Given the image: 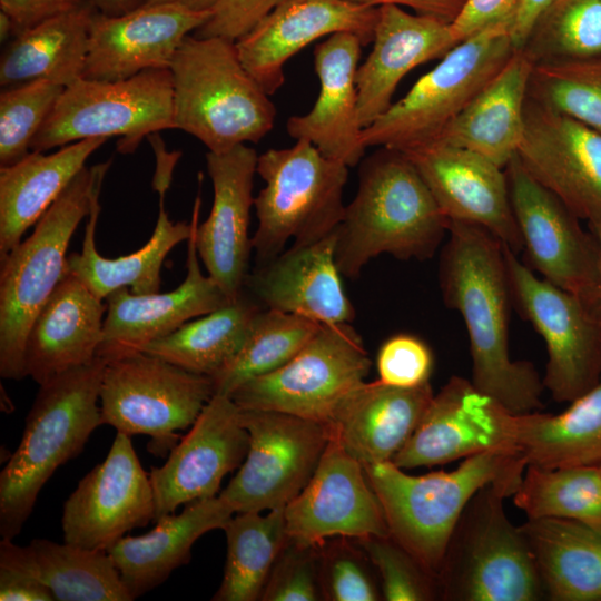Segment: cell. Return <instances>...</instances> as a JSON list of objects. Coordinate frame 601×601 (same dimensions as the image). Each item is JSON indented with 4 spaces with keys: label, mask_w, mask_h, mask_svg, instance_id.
Listing matches in <instances>:
<instances>
[{
    "label": "cell",
    "mask_w": 601,
    "mask_h": 601,
    "mask_svg": "<svg viewBox=\"0 0 601 601\" xmlns=\"http://www.w3.org/2000/svg\"><path fill=\"white\" fill-rule=\"evenodd\" d=\"M439 278L444 304L465 324L472 383L512 414L541 411L545 388L538 370L510 355L513 299L502 242L477 225L447 221Z\"/></svg>",
    "instance_id": "obj_1"
},
{
    "label": "cell",
    "mask_w": 601,
    "mask_h": 601,
    "mask_svg": "<svg viewBox=\"0 0 601 601\" xmlns=\"http://www.w3.org/2000/svg\"><path fill=\"white\" fill-rule=\"evenodd\" d=\"M446 234L447 220L412 161L378 147L359 162L357 193L335 230V260L354 279L381 254L428 259Z\"/></svg>",
    "instance_id": "obj_2"
},
{
    "label": "cell",
    "mask_w": 601,
    "mask_h": 601,
    "mask_svg": "<svg viewBox=\"0 0 601 601\" xmlns=\"http://www.w3.org/2000/svg\"><path fill=\"white\" fill-rule=\"evenodd\" d=\"M390 535L436 579L451 535L471 499L493 482L522 480L526 461L516 447L463 459L452 471L423 475L392 461L363 465Z\"/></svg>",
    "instance_id": "obj_3"
},
{
    "label": "cell",
    "mask_w": 601,
    "mask_h": 601,
    "mask_svg": "<svg viewBox=\"0 0 601 601\" xmlns=\"http://www.w3.org/2000/svg\"><path fill=\"white\" fill-rule=\"evenodd\" d=\"M106 364L97 356L39 385L21 441L0 473L2 539L20 533L46 482L104 424L99 396Z\"/></svg>",
    "instance_id": "obj_4"
},
{
    "label": "cell",
    "mask_w": 601,
    "mask_h": 601,
    "mask_svg": "<svg viewBox=\"0 0 601 601\" xmlns=\"http://www.w3.org/2000/svg\"><path fill=\"white\" fill-rule=\"evenodd\" d=\"M175 129L211 152L258 142L274 127L276 108L243 66L236 43L187 36L169 67Z\"/></svg>",
    "instance_id": "obj_5"
},
{
    "label": "cell",
    "mask_w": 601,
    "mask_h": 601,
    "mask_svg": "<svg viewBox=\"0 0 601 601\" xmlns=\"http://www.w3.org/2000/svg\"><path fill=\"white\" fill-rule=\"evenodd\" d=\"M111 162L85 167L37 221L32 234L0 259L1 377L19 381L27 376L28 333L65 276L70 239L100 196Z\"/></svg>",
    "instance_id": "obj_6"
},
{
    "label": "cell",
    "mask_w": 601,
    "mask_h": 601,
    "mask_svg": "<svg viewBox=\"0 0 601 601\" xmlns=\"http://www.w3.org/2000/svg\"><path fill=\"white\" fill-rule=\"evenodd\" d=\"M522 480L482 487L464 509L437 575L440 597L451 601H536L544 591L520 526L509 520L504 499Z\"/></svg>",
    "instance_id": "obj_7"
},
{
    "label": "cell",
    "mask_w": 601,
    "mask_h": 601,
    "mask_svg": "<svg viewBox=\"0 0 601 601\" xmlns=\"http://www.w3.org/2000/svg\"><path fill=\"white\" fill-rule=\"evenodd\" d=\"M257 174L265 187L254 198L256 264L283 253L289 239L295 246L309 245L341 224L348 167L311 141L298 139L292 147L268 149L258 156Z\"/></svg>",
    "instance_id": "obj_8"
},
{
    "label": "cell",
    "mask_w": 601,
    "mask_h": 601,
    "mask_svg": "<svg viewBox=\"0 0 601 601\" xmlns=\"http://www.w3.org/2000/svg\"><path fill=\"white\" fill-rule=\"evenodd\" d=\"M510 31L511 24L499 23L454 46L363 129L365 147L404 150L435 139L512 57Z\"/></svg>",
    "instance_id": "obj_9"
},
{
    "label": "cell",
    "mask_w": 601,
    "mask_h": 601,
    "mask_svg": "<svg viewBox=\"0 0 601 601\" xmlns=\"http://www.w3.org/2000/svg\"><path fill=\"white\" fill-rule=\"evenodd\" d=\"M166 129H175L169 69H148L117 81L80 78L65 87L31 151L121 136L118 151L131 154L144 138Z\"/></svg>",
    "instance_id": "obj_10"
},
{
    "label": "cell",
    "mask_w": 601,
    "mask_h": 601,
    "mask_svg": "<svg viewBox=\"0 0 601 601\" xmlns=\"http://www.w3.org/2000/svg\"><path fill=\"white\" fill-rule=\"evenodd\" d=\"M214 395L209 376L138 352L107 362L99 396L104 424L150 436L148 450L168 455Z\"/></svg>",
    "instance_id": "obj_11"
},
{
    "label": "cell",
    "mask_w": 601,
    "mask_h": 601,
    "mask_svg": "<svg viewBox=\"0 0 601 601\" xmlns=\"http://www.w3.org/2000/svg\"><path fill=\"white\" fill-rule=\"evenodd\" d=\"M372 362L351 323L322 324L285 365L240 385L231 398L242 410L276 411L328 425Z\"/></svg>",
    "instance_id": "obj_12"
},
{
    "label": "cell",
    "mask_w": 601,
    "mask_h": 601,
    "mask_svg": "<svg viewBox=\"0 0 601 601\" xmlns=\"http://www.w3.org/2000/svg\"><path fill=\"white\" fill-rule=\"evenodd\" d=\"M512 299L543 338L548 362L544 388L570 403L601 378V322L577 295L535 274L505 246Z\"/></svg>",
    "instance_id": "obj_13"
},
{
    "label": "cell",
    "mask_w": 601,
    "mask_h": 601,
    "mask_svg": "<svg viewBox=\"0 0 601 601\" xmlns=\"http://www.w3.org/2000/svg\"><path fill=\"white\" fill-rule=\"evenodd\" d=\"M242 411L248 452L218 495L235 513L285 509L314 474L331 439L328 427L276 411Z\"/></svg>",
    "instance_id": "obj_14"
},
{
    "label": "cell",
    "mask_w": 601,
    "mask_h": 601,
    "mask_svg": "<svg viewBox=\"0 0 601 601\" xmlns=\"http://www.w3.org/2000/svg\"><path fill=\"white\" fill-rule=\"evenodd\" d=\"M526 265L583 302L595 282L598 244L580 219L540 185L515 155L504 168Z\"/></svg>",
    "instance_id": "obj_15"
},
{
    "label": "cell",
    "mask_w": 601,
    "mask_h": 601,
    "mask_svg": "<svg viewBox=\"0 0 601 601\" xmlns=\"http://www.w3.org/2000/svg\"><path fill=\"white\" fill-rule=\"evenodd\" d=\"M155 518V496L130 436L117 432L106 459L88 472L63 504L67 543L107 551Z\"/></svg>",
    "instance_id": "obj_16"
},
{
    "label": "cell",
    "mask_w": 601,
    "mask_h": 601,
    "mask_svg": "<svg viewBox=\"0 0 601 601\" xmlns=\"http://www.w3.org/2000/svg\"><path fill=\"white\" fill-rule=\"evenodd\" d=\"M516 156L580 220L601 228V134L528 95Z\"/></svg>",
    "instance_id": "obj_17"
},
{
    "label": "cell",
    "mask_w": 601,
    "mask_h": 601,
    "mask_svg": "<svg viewBox=\"0 0 601 601\" xmlns=\"http://www.w3.org/2000/svg\"><path fill=\"white\" fill-rule=\"evenodd\" d=\"M249 433L243 411L230 396L214 394L164 465L151 467L155 518L180 505L218 495L225 475L243 464Z\"/></svg>",
    "instance_id": "obj_18"
},
{
    "label": "cell",
    "mask_w": 601,
    "mask_h": 601,
    "mask_svg": "<svg viewBox=\"0 0 601 601\" xmlns=\"http://www.w3.org/2000/svg\"><path fill=\"white\" fill-rule=\"evenodd\" d=\"M199 189L191 215V234L187 240V275L174 290L135 294L122 287L106 299L102 338L97 356L110 362L138 352L193 318L208 314L231 302L219 285L204 275L195 242V227L199 223L203 175H198Z\"/></svg>",
    "instance_id": "obj_19"
},
{
    "label": "cell",
    "mask_w": 601,
    "mask_h": 601,
    "mask_svg": "<svg viewBox=\"0 0 601 601\" xmlns=\"http://www.w3.org/2000/svg\"><path fill=\"white\" fill-rule=\"evenodd\" d=\"M401 151L415 166L447 221L477 225L516 254L522 250L505 169L436 140Z\"/></svg>",
    "instance_id": "obj_20"
},
{
    "label": "cell",
    "mask_w": 601,
    "mask_h": 601,
    "mask_svg": "<svg viewBox=\"0 0 601 601\" xmlns=\"http://www.w3.org/2000/svg\"><path fill=\"white\" fill-rule=\"evenodd\" d=\"M513 415L471 380L454 375L434 394L418 426L392 462L404 470L431 467L515 447Z\"/></svg>",
    "instance_id": "obj_21"
},
{
    "label": "cell",
    "mask_w": 601,
    "mask_h": 601,
    "mask_svg": "<svg viewBox=\"0 0 601 601\" xmlns=\"http://www.w3.org/2000/svg\"><path fill=\"white\" fill-rule=\"evenodd\" d=\"M285 518L288 536L307 544L390 535L362 463L333 439L306 486L285 508Z\"/></svg>",
    "instance_id": "obj_22"
},
{
    "label": "cell",
    "mask_w": 601,
    "mask_h": 601,
    "mask_svg": "<svg viewBox=\"0 0 601 601\" xmlns=\"http://www.w3.org/2000/svg\"><path fill=\"white\" fill-rule=\"evenodd\" d=\"M378 7L347 0H285L239 38L236 49L248 73L272 96L285 81L284 66L307 45L337 32L373 41Z\"/></svg>",
    "instance_id": "obj_23"
},
{
    "label": "cell",
    "mask_w": 601,
    "mask_h": 601,
    "mask_svg": "<svg viewBox=\"0 0 601 601\" xmlns=\"http://www.w3.org/2000/svg\"><path fill=\"white\" fill-rule=\"evenodd\" d=\"M210 11L175 3H146L121 16L93 14L82 78L127 79L148 69H169L184 39Z\"/></svg>",
    "instance_id": "obj_24"
},
{
    "label": "cell",
    "mask_w": 601,
    "mask_h": 601,
    "mask_svg": "<svg viewBox=\"0 0 601 601\" xmlns=\"http://www.w3.org/2000/svg\"><path fill=\"white\" fill-rule=\"evenodd\" d=\"M257 161L256 150L245 144L206 154L214 201L207 219L195 227V242L208 275L230 300L244 292L249 273L248 226Z\"/></svg>",
    "instance_id": "obj_25"
},
{
    "label": "cell",
    "mask_w": 601,
    "mask_h": 601,
    "mask_svg": "<svg viewBox=\"0 0 601 601\" xmlns=\"http://www.w3.org/2000/svg\"><path fill=\"white\" fill-rule=\"evenodd\" d=\"M335 231L256 264L244 289L264 308L296 314L319 324L352 323L355 309L335 260Z\"/></svg>",
    "instance_id": "obj_26"
},
{
    "label": "cell",
    "mask_w": 601,
    "mask_h": 601,
    "mask_svg": "<svg viewBox=\"0 0 601 601\" xmlns=\"http://www.w3.org/2000/svg\"><path fill=\"white\" fill-rule=\"evenodd\" d=\"M363 46L356 35L337 32L315 47L319 95L311 111L293 116L286 124L289 136L311 141L325 156L347 167L359 165L366 150L356 86Z\"/></svg>",
    "instance_id": "obj_27"
},
{
    "label": "cell",
    "mask_w": 601,
    "mask_h": 601,
    "mask_svg": "<svg viewBox=\"0 0 601 601\" xmlns=\"http://www.w3.org/2000/svg\"><path fill=\"white\" fill-rule=\"evenodd\" d=\"M373 48L358 66V118L363 128L393 104L401 80L417 66L442 58L456 46L450 23L431 16L408 13L402 7H378Z\"/></svg>",
    "instance_id": "obj_28"
},
{
    "label": "cell",
    "mask_w": 601,
    "mask_h": 601,
    "mask_svg": "<svg viewBox=\"0 0 601 601\" xmlns=\"http://www.w3.org/2000/svg\"><path fill=\"white\" fill-rule=\"evenodd\" d=\"M433 396L430 382L416 387L363 382L334 412L327 425L329 436L362 465L392 461L418 426Z\"/></svg>",
    "instance_id": "obj_29"
},
{
    "label": "cell",
    "mask_w": 601,
    "mask_h": 601,
    "mask_svg": "<svg viewBox=\"0 0 601 601\" xmlns=\"http://www.w3.org/2000/svg\"><path fill=\"white\" fill-rule=\"evenodd\" d=\"M106 303L78 278L65 274L28 333L27 376L41 385L97 357Z\"/></svg>",
    "instance_id": "obj_30"
},
{
    "label": "cell",
    "mask_w": 601,
    "mask_h": 601,
    "mask_svg": "<svg viewBox=\"0 0 601 601\" xmlns=\"http://www.w3.org/2000/svg\"><path fill=\"white\" fill-rule=\"evenodd\" d=\"M533 62L515 50L504 67L433 139L473 151L501 168L516 155Z\"/></svg>",
    "instance_id": "obj_31"
},
{
    "label": "cell",
    "mask_w": 601,
    "mask_h": 601,
    "mask_svg": "<svg viewBox=\"0 0 601 601\" xmlns=\"http://www.w3.org/2000/svg\"><path fill=\"white\" fill-rule=\"evenodd\" d=\"M219 495L196 500L178 513L156 520V526L144 535H125L107 550L121 581L136 599L168 579L177 568L191 559L194 543L206 532L223 529L234 515Z\"/></svg>",
    "instance_id": "obj_32"
},
{
    "label": "cell",
    "mask_w": 601,
    "mask_h": 601,
    "mask_svg": "<svg viewBox=\"0 0 601 601\" xmlns=\"http://www.w3.org/2000/svg\"><path fill=\"white\" fill-rule=\"evenodd\" d=\"M108 138H88L0 167V259L37 224Z\"/></svg>",
    "instance_id": "obj_33"
},
{
    "label": "cell",
    "mask_w": 601,
    "mask_h": 601,
    "mask_svg": "<svg viewBox=\"0 0 601 601\" xmlns=\"http://www.w3.org/2000/svg\"><path fill=\"white\" fill-rule=\"evenodd\" d=\"M96 8L79 7L46 19L9 40L0 57V86L48 79L65 87L82 78Z\"/></svg>",
    "instance_id": "obj_34"
},
{
    "label": "cell",
    "mask_w": 601,
    "mask_h": 601,
    "mask_svg": "<svg viewBox=\"0 0 601 601\" xmlns=\"http://www.w3.org/2000/svg\"><path fill=\"white\" fill-rule=\"evenodd\" d=\"M0 566L35 577L58 601L132 600L107 551L46 539H35L20 546L2 539Z\"/></svg>",
    "instance_id": "obj_35"
},
{
    "label": "cell",
    "mask_w": 601,
    "mask_h": 601,
    "mask_svg": "<svg viewBox=\"0 0 601 601\" xmlns=\"http://www.w3.org/2000/svg\"><path fill=\"white\" fill-rule=\"evenodd\" d=\"M552 601H601V529L565 519L520 525Z\"/></svg>",
    "instance_id": "obj_36"
},
{
    "label": "cell",
    "mask_w": 601,
    "mask_h": 601,
    "mask_svg": "<svg viewBox=\"0 0 601 601\" xmlns=\"http://www.w3.org/2000/svg\"><path fill=\"white\" fill-rule=\"evenodd\" d=\"M165 196L159 195L157 223L149 240L138 250L117 258L101 256L96 247V227L100 214V196L97 197L86 224L82 249L67 256L65 274L78 278L102 300L122 287L135 294L159 292L160 269L165 258L176 245L188 240L191 234L190 223H174L169 219Z\"/></svg>",
    "instance_id": "obj_37"
},
{
    "label": "cell",
    "mask_w": 601,
    "mask_h": 601,
    "mask_svg": "<svg viewBox=\"0 0 601 601\" xmlns=\"http://www.w3.org/2000/svg\"><path fill=\"white\" fill-rule=\"evenodd\" d=\"M559 414L513 415V445L528 464L548 469L601 465V378Z\"/></svg>",
    "instance_id": "obj_38"
},
{
    "label": "cell",
    "mask_w": 601,
    "mask_h": 601,
    "mask_svg": "<svg viewBox=\"0 0 601 601\" xmlns=\"http://www.w3.org/2000/svg\"><path fill=\"white\" fill-rule=\"evenodd\" d=\"M263 309L244 289L236 299L183 324L141 352L211 377L239 353Z\"/></svg>",
    "instance_id": "obj_39"
},
{
    "label": "cell",
    "mask_w": 601,
    "mask_h": 601,
    "mask_svg": "<svg viewBox=\"0 0 601 601\" xmlns=\"http://www.w3.org/2000/svg\"><path fill=\"white\" fill-rule=\"evenodd\" d=\"M227 553L223 581L214 601H256L288 533L285 509L243 512L223 526Z\"/></svg>",
    "instance_id": "obj_40"
},
{
    "label": "cell",
    "mask_w": 601,
    "mask_h": 601,
    "mask_svg": "<svg viewBox=\"0 0 601 601\" xmlns=\"http://www.w3.org/2000/svg\"><path fill=\"white\" fill-rule=\"evenodd\" d=\"M512 497L528 519H565L601 529L600 465L548 469L528 464Z\"/></svg>",
    "instance_id": "obj_41"
},
{
    "label": "cell",
    "mask_w": 601,
    "mask_h": 601,
    "mask_svg": "<svg viewBox=\"0 0 601 601\" xmlns=\"http://www.w3.org/2000/svg\"><path fill=\"white\" fill-rule=\"evenodd\" d=\"M322 324L311 318L264 308L239 353L213 375L214 394L231 396L247 381L285 365Z\"/></svg>",
    "instance_id": "obj_42"
},
{
    "label": "cell",
    "mask_w": 601,
    "mask_h": 601,
    "mask_svg": "<svg viewBox=\"0 0 601 601\" xmlns=\"http://www.w3.org/2000/svg\"><path fill=\"white\" fill-rule=\"evenodd\" d=\"M521 50L533 65L601 59V0H555Z\"/></svg>",
    "instance_id": "obj_43"
},
{
    "label": "cell",
    "mask_w": 601,
    "mask_h": 601,
    "mask_svg": "<svg viewBox=\"0 0 601 601\" xmlns=\"http://www.w3.org/2000/svg\"><path fill=\"white\" fill-rule=\"evenodd\" d=\"M528 95L601 134V59L536 63Z\"/></svg>",
    "instance_id": "obj_44"
},
{
    "label": "cell",
    "mask_w": 601,
    "mask_h": 601,
    "mask_svg": "<svg viewBox=\"0 0 601 601\" xmlns=\"http://www.w3.org/2000/svg\"><path fill=\"white\" fill-rule=\"evenodd\" d=\"M63 85L40 79L0 92V167L31 151V142L55 108Z\"/></svg>",
    "instance_id": "obj_45"
},
{
    "label": "cell",
    "mask_w": 601,
    "mask_h": 601,
    "mask_svg": "<svg viewBox=\"0 0 601 601\" xmlns=\"http://www.w3.org/2000/svg\"><path fill=\"white\" fill-rule=\"evenodd\" d=\"M381 577L387 601H430L440 597L437 579L391 535L354 539Z\"/></svg>",
    "instance_id": "obj_46"
},
{
    "label": "cell",
    "mask_w": 601,
    "mask_h": 601,
    "mask_svg": "<svg viewBox=\"0 0 601 601\" xmlns=\"http://www.w3.org/2000/svg\"><path fill=\"white\" fill-rule=\"evenodd\" d=\"M349 539L337 536L333 541L319 544L318 581L322 600L376 601L383 599L371 572L370 559L363 549Z\"/></svg>",
    "instance_id": "obj_47"
},
{
    "label": "cell",
    "mask_w": 601,
    "mask_h": 601,
    "mask_svg": "<svg viewBox=\"0 0 601 601\" xmlns=\"http://www.w3.org/2000/svg\"><path fill=\"white\" fill-rule=\"evenodd\" d=\"M319 545L288 536L262 592V601L322 600L318 581Z\"/></svg>",
    "instance_id": "obj_48"
},
{
    "label": "cell",
    "mask_w": 601,
    "mask_h": 601,
    "mask_svg": "<svg viewBox=\"0 0 601 601\" xmlns=\"http://www.w3.org/2000/svg\"><path fill=\"white\" fill-rule=\"evenodd\" d=\"M434 357L428 345L411 334L387 338L376 356L378 381L397 387H416L430 382Z\"/></svg>",
    "instance_id": "obj_49"
},
{
    "label": "cell",
    "mask_w": 601,
    "mask_h": 601,
    "mask_svg": "<svg viewBox=\"0 0 601 601\" xmlns=\"http://www.w3.org/2000/svg\"><path fill=\"white\" fill-rule=\"evenodd\" d=\"M285 0H217L196 37H223L233 41L250 31Z\"/></svg>",
    "instance_id": "obj_50"
},
{
    "label": "cell",
    "mask_w": 601,
    "mask_h": 601,
    "mask_svg": "<svg viewBox=\"0 0 601 601\" xmlns=\"http://www.w3.org/2000/svg\"><path fill=\"white\" fill-rule=\"evenodd\" d=\"M521 0H465L457 17L450 23L455 43L499 24L512 26Z\"/></svg>",
    "instance_id": "obj_51"
},
{
    "label": "cell",
    "mask_w": 601,
    "mask_h": 601,
    "mask_svg": "<svg viewBox=\"0 0 601 601\" xmlns=\"http://www.w3.org/2000/svg\"><path fill=\"white\" fill-rule=\"evenodd\" d=\"M83 2L85 0H0V10L12 20L14 37L46 19L75 9Z\"/></svg>",
    "instance_id": "obj_52"
},
{
    "label": "cell",
    "mask_w": 601,
    "mask_h": 601,
    "mask_svg": "<svg viewBox=\"0 0 601 601\" xmlns=\"http://www.w3.org/2000/svg\"><path fill=\"white\" fill-rule=\"evenodd\" d=\"M1 601H53L52 592L35 577L0 566Z\"/></svg>",
    "instance_id": "obj_53"
},
{
    "label": "cell",
    "mask_w": 601,
    "mask_h": 601,
    "mask_svg": "<svg viewBox=\"0 0 601 601\" xmlns=\"http://www.w3.org/2000/svg\"><path fill=\"white\" fill-rule=\"evenodd\" d=\"M353 3L381 7L385 4H394L398 7H407L418 14H425L439 18L447 23H451L460 13L465 0H347Z\"/></svg>",
    "instance_id": "obj_54"
},
{
    "label": "cell",
    "mask_w": 601,
    "mask_h": 601,
    "mask_svg": "<svg viewBox=\"0 0 601 601\" xmlns=\"http://www.w3.org/2000/svg\"><path fill=\"white\" fill-rule=\"evenodd\" d=\"M554 1L521 0L510 31L515 50L523 48L538 19Z\"/></svg>",
    "instance_id": "obj_55"
},
{
    "label": "cell",
    "mask_w": 601,
    "mask_h": 601,
    "mask_svg": "<svg viewBox=\"0 0 601 601\" xmlns=\"http://www.w3.org/2000/svg\"><path fill=\"white\" fill-rule=\"evenodd\" d=\"M148 138L156 156V171L152 179V187L158 195L166 194L170 186L174 168L180 157V152L167 151L158 132L150 135Z\"/></svg>",
    "instance_id": "obj_56"
},
{
    "label": "cell",
    "mask_w": 601,
    "mask_h": 601,
    "mask_svg": "<svg viewBox=\"0 0 601 601\" xmlns=\"http://www.w3.org/2000/svg\"><path fill=\"white\" fill-rule=\"evenodd\" d=\"M598 244V269L592 290L584 300L588 309L598 318H601V228H590Z\"/></svg>",
    "instance_id": "obj_57"
},
{
    "label": "cell",
    "mask_w": 601,
    "mask_h": 601,
    "mask_svg": "<svg viewBox=\"0 0 601 601\" xmlns=\"http://www.w3.org/2000/svg\"><path fill=\"white\" fill-rule=\"evenodd\" d=\"M98 12L106 16H121L147 3V0H87Z\"/></svg>",
    "instance_id": "obj_58"
},
{
    "label": "cell",
    "mask_w": 601,
    "mask_h": 601,
    "mask_svg": "<svg viewBox=\"0 0 601 601\" xmlns=\"http://www.w3.org/2000/svg\"><path fill=\"white\" fill-rule=\"evenodd\" d=\"M217 0H147V3H175L196 11H210Z\"/></svg>",
    "instance_id": "obj_59"
},
{
    "label": "cell",
    "mask_w": 601,
    "mask_h": 601,
    "mask_svg": "<svg viewBox=\"0 0 601 601\" xmlns=\"http://www.w3.org/2000/svg\"><path fill=\"white\" fill-rule=\"evenodd\" d=\"M10 37H13L12 20L7 13L0 10V40L2 43H7Z\"/></svg>",
    "instance_id": "obj_60"
},
{
    "label": "cell",
    "mask_w": 601,
    "mask_h": 601,
    "mask_svg": "<svg viewBox=\"0 0 601 601\" xmlns=\"http://www.w3.org/2000/svg\"><path fill=\"white\" fill-rule=\"evenodd\" d=\"M599 319H600V322H601V318H599Z\"/></svg>",
    "instance_id": "obj_61"
},
{
    "label": "cell",
    "mask_w": 601,
    "mask_h": 601,
    "mask_svg": "<svg viewBox=\"0 0 601 601\" xmlns=\"http://www.w3.org/2000/svg\"><path fill=\"white\" fill-rule=\"evenodd\" d=\"M600 469H601V465H600Z\"/></svg>",
    "instance_id": "obj_62"
}]
</instances>
